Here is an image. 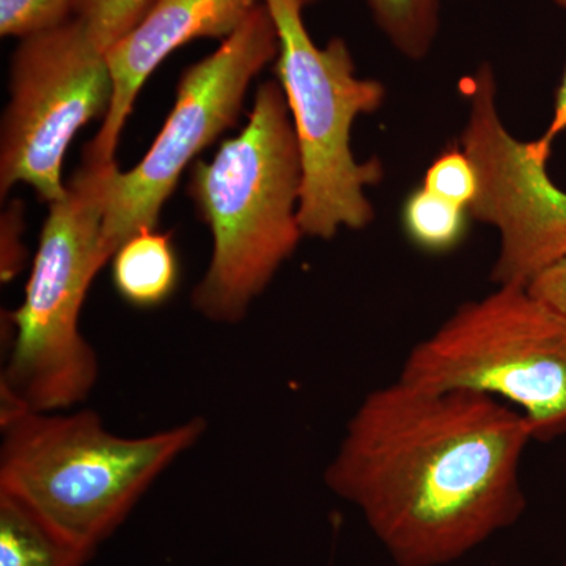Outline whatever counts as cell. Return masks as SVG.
I'll use <instances>...</instances> for the list:
<instances>
[{"label":"cell","mask_w":566,"mask_h":566,"mask_svg":"<svg viewBox=\"0 0 566 566\" xmlns=\"http://www.w3.org/2000/svg\"><path fill=\"white\" fill-rule=\"evenodd\" d=\"M277 54V29L259 2L218 50L185 70L174 109L150 150L112 185L102 232L104 263L134 234L156 229L182 172L237 125L249 85Z\"/></svg>","instance_id":"obj_7"},{"label":"cell","mask_w":566,"mask_h":566,"mask_svg":"<svg viewBox=\"0 0 566 566\" xmlns=\"http://www.w3.org/2000/svg\"><path fill=\"white\" fill-rule=\"evenodd\" d=\"M531 424L485 394L398 379L356 409L324 483L359 510L397 566H446L512 527L527 501Z\"/></svg>","instance_id":"obj_1"},{"label":"cell","mask_w":566,"mask_h":566,"mask_svg":"<svg viewBox=\"0 0 566 566\" xmlns=\"http://www.w3.org/2000/svg\"><path fill=\"white\" fill-rule=\"evenodd\" d=\"M22 211L20 205H11L2 219V282H10L24 264L25 249L21 243Z\"/></svg>","instance_id":"obj_18"},{"label":"cell","mask_w":566,"mask_h":566,"mask_svg":"<svg viewBox=\"0 0 566 566\" xmlns=\"http://www.w3.org/2000/svg\"><path fill=\"white\" fill-rule=\"evenodd\" d=\"M382 33L411 61L427 57L439 32V0H367Z\"/></svg>","instance_id":"obj_14"},{"label":"cell","mask_w":566,"mask_h":566,"mask_svg":"<svg viewBox=\"0 0 566 566\" xmlns=\"http://www.w3.org/2000/svg\"><path fill=\"white\" fill-rule=\"evenodd\" d=\"M556 2L562 7V9L566 10V0H556Z\"/></svg>","instance_id":"obj_22"},{"label":"cell","mask_w":566,"mask_h":566,"mask_svg":"<svg viewBox=\"0 0 566 566\" xmlns=\"http://www.w3.org/2000/svg\"><path fill=\"white\" fill-rule=\"evenodd\" d=\"M115 161L82 156L62 199L50 203L39 249L13 314V346L0 375V417L66 411L91 397L98 356L80 329L93 279L106 266L102 232Z\"/></svg>","instance_id":"obj_4"},{"label":"cell","mask_w":566,"mask_h":566,"mask_svg":"<svg viewBox=\"0 0 566 566\" xmlns=\"http://www.w3.org/2000/svg\"><path fill=\"white\" fill-rule=\"evenodd\" d=\"M527 289L543 303L566 316V256L536 275Z\"/></svg>","instance_id":"obj_19"},{"label":"cell","mask_w":566,"mask_h":566,"mask_svg":"<svg viewBox=\"0 0 566 566\" xmlns=\"http://www.w3.org/2000/svg\"><path fill=\"white\" fill-rule=\"evenodd\" d=\"M398 379L490 395L526 417L534 441H554L566 434V316L527 286L499 285L416 345Z\"/></svg>","instance_id":"obj_6"},{"label":"cell","mask_w":566,"mask_h":566,"mask_svg":"<svg viewBox=\"0 0 566 566\" xmlns=\"http://www.w3.org/2000/svg\"><path fill=\"white\" fill-rule=\"evenodd\" d=\"M107 52L76 18L22 36L10 62L0 126V196L22 182L41 202L62 199L63 156L81 128L106 117L114 98Z\"/></svg>","instance_id":"obj_8"},{"label":"cell","mask_w":566,"mask_h":566,"mask_svg":"<svg viewBox=\"0 0 566 566\" xmlns=\"http://www.w3.org/2000/svg\"><path fill=\"white\" fill-rule=\"evenodd\" d=\"M566 566V565H565Z\"/></svg>","instance_id":"obj_23"},{"label":"cell","mask_w":566,"mask_h":566,"mask_svg":"<svg viewBox=\"0 0 566 566\" xmlns=\"http://www.w3.org/2000/svg\"><path fill=\"white\" fill-rule=\"evenodd\" d=\"M303 2V6H311V3L319 2V0H301Z\"/></svg>","instance_id":"obj_21"},{"label":"cell","mask_w":566,"mask_h":566,"mask_svg":"<svg viewBox=\"0 0 566 566\" xmlns=\"http://www.w3.org/2000/svg\"><path fill=\"white\" fill-rule=\"evenodd\" d=\"M207 428L203 417H192L158 433L125 438L88 409L13 412L0 417V493L95 554Z\"/></svg>","instance_id":"obj_3"},{"label":"cell","mask_w":566,"mask_h":566,"mask_svg":"<svg viewBox=\"0 0 566 566\" xmlns=\"http://www.w3.org/2000/svg\"><path fill=\"white\" fill-rule=\"evenodd\" d=\"M76 0H0V35L22 36L62 24Z\"/></svg>","instance_id":"obj_17"},{"label":"cell","mask_w":566,"mask_h":566,"mask_svg":"<svg viewBox=\"0 0 566 566\" xmlns=\"http://www.w3.org/2000/svg\"><path fill=\"white\" fill-rule=\"evenodd\" d=\"M303 164L281 84L260 85L243 132L189 170L188 193L212 234V255L193 286V308L234 324L270 285L301 238Z\"/></svg>","instance_id":"obj_2"},{"label":"cell","mask_w":566,"mask_h":566,"mask_svg":"<svg viewBox=\"0 0 566 566\" xmlns=\"http://www.w3.org/2000/svg\"><path fill=\"white\" fill-rule=\"evenodd\" d=\"M469 211L420 186L403 205L405 232L424 252H450L468 232Z\"/></svg>","instance_id":"obj_13"},{"label":"cell","mask_w":566,"mask_h":566,"mask_svg":"<svg viewBox=\"0 0 566 566\" xmlns=\"http://www.w3.org/2000/svg\"><path fill=\"white\" fill-rule=\"evenodd\" d=\"M93 556L18 499L0 493V566H85Z\"/></svg>","instance_id":"obj_12"},{"label":"cell","mask_w":566,"mask_h":566,"mask_svg":"<svg viewBox=\"0 0 566 566\" xmlns=\"http://www.w3.org/2000/svg\"><path fill=\"white\" fill-rule=\"evenodd\" d=\"M461 92L469 115L458 145L479 178L469 214L493 226L501 237L491 281L527 286L566 256V192L551 180L547 163L536 158L528 142L505 128L488 63L461 81Z\"/></svg>","instance_id":"obj_9"},{"label":"cell","mask_w":566,"mask_h":566,"mask_svg":"<svg viewBox=\"0 0 566 566\" xmlns=\"http://www.w3.org/2000/svg\"><path fill=\"white\" fill-rule=\"evenodd\" d=\"M260 0H155L139 24L107 51L114 98L84 156L115 161L123 128L148 77L172 52L199 39H229Z\"/></svg>","instance_id":"obj_10"},{"label":"cell","mask_w":566,"mask_h":566,"mask_svg":"<svg viewBox=\"0 0 566 566\" xmlns=\"http://www.w3.org/2000/svg\"><path fill=\"white\" fill-rule=\"evenodd\" d=\"M428 191L469 211L479 191L475 167L460 145L446 148L428 167L423 178Z\"/></svg>","instance_id":"obj_16"},{"label":"cell","mask_w":566,"mask_h":566,"mask_svg":"<svg viewBox=\"0 0 566 566\" xmlns=\"http://www.w3.org/2000/svg\"><path fill=\"white\" fill-rule=\"evenodd\" d=\"M155 0H76L71 17L76 18L103 51H109L132 32Z\"/></svg>","instance_id":"obj_15"},{"label":"cell","mask_w":566,"mask_h":566,"mask_svg":"<svg viewBox=\"0 0 566 566\" xmlns=\"http://www.w3.org/2000/svg\"><path fill=\"white\" fill-rule=\"evenodd\" d=\"M279 36L275 74L285 93L303 164L300 221L304 237L333 240L338 230H363L375 219L365 189L385 177L379 159L359 163L352 129L386 98L376 80L356 76L348 44L333 39L319 48L304 24L301 0H260Z\"/></svg>","instance_id":"obj_5"},{"label":"cell","mask_w":566,"mask_h":566,"mask_svg":"<svg viewBox=\"0 0 566 566\" xmlns=\"http://www.w3.org/2000/svg\"><path fill=\"white\" fill-rule=\"evenodd\" d=\"M566 132V66L562 74L560 84L556 92V102H554V115L545 134L539 139L528 142V148L536 158L542 161H549L551 151H553L554 140Z\"/></svg>","instance_id":"obj_20"},{"label":"cell","mask_w":566,"mask_h":566,"mask_svg":"<svg viewBox=\"0 0 566 566\" xmlns=\"http://www.w3.org/2000/svg\"><path fill=\"white\" fill-rule=\"evenodd\" d=\"M111 262L115 290L134 307L151 308L166 303L180 279L172 238L156 229L134 234Z\"/></svg>","instance_id":"obj_11"}]
</instances>
